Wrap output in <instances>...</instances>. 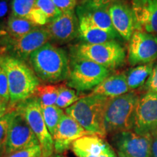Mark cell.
Segmentation results:
<instances>
[{
    "label": "cell",
    "instance_id": "1",
    "mask_svg": "<svg viewBox=\"0 0 157 157\" xmlns=\"http://www.w3.org/2000/svg\"><path fill=\"white\" fill-rule=\"evenodd\" d=\"M69 60L66 51L48 42L31 55L29 63L42 81L56 84L67 79Z\"/></svg>",
    "mask_w": 157,
    "mask_h": 157
},
{
    "label": "cell",
    "instance_id": "2",
    "mask_svg": "<svg viewBox=\"0 0 157 157\" xmlns=\"http://www.w3.org/2000/svg\"><path fill=\"white\" fill-rule=\"evenodd\" d=\"M0 66L8 78L10 104L12 106L15 107L34 95L40 81L26 62L3 55L0 56Z\"/></svg>",
    "mask_w": 157,
    "mask_h": 157
},
{
    "label": "cell",
    "instance_id": "3",
    "mask_svg": "<svg viewBox=\"0 0 157 157\" xmlns=\"http://www.w3.org/2000/svg\"><path fill=\"white\" fill-rule=\"evenodd\" d=\"M109 99L105 96L91 93L80 98L66 109L65 112L90 134L104 137L106 135L104 119Z\"/></svg>",
    "mask_w": 157,
    "mask_h": 157
},
{
    "label": "cell",
    "instance_id": "4",
    "mask_svg": "<svg viewBox=\"0 0 157 157\" xmlns=\"http://www.w3.org/2000/svg\"><path fill=\"white\" fill-rule=\"evenodd\" d=\"M140 96L135 92L110 98L104 119L106 135L133 130L135 110Z\"/></svg>",
    "mask_w": 157,
    "mask_h": 157
},
{
    "label": "cell",
    "instance_id": "5",
    "mask_svg": "<svg viewBox=\"0 0 157 157\" xmlns=\"http://www.w3.org/2000/svg\"><path fill=\"white\" fill-rule=\"evenodd\" d=\"M111 70L92 60L71 56L66 84L78 92L93 90L111 75Z\"/></svg>",
    "mask_w": 157,
    "mask_h": 157
},
{
    "label": "cell",
    "instance_id": "6",
    "mask_svg": "<svg viewBox=\"0 0 157 157\" xmlns=\"http://www.w3.org/2000/svg\"><path fill=\"white\" fill-rule=\"evenodd\" d=\"M71 56L92 60L110 70L121 67L126 60L125 49L117 40L95 44H77L71 48Z\"/></svg>",
    "mask_w": 157,
    "mask_h": 157
},
{
    "label": "cell",
    "instance_id": "7",
    "mask_svg": "<svg viewBox=\"0 0 157 157\" xmlns=\"http://www.w3.org/2000/svg\"><path fill=\"white\" fill-rule=\"evenodd\" d=\"M50 41V33L47 27L40 25L19 38H10L7 35L0 40V56L6 55L29 61L34 51Z\"/></svg>",
    "mask_w": 157,
    "mask_h": 157
},
{
    "label": "cell",
    "instance_id": "8",
    "mask_svg": "<svg viewBox=\"0 0 157 157\" xmlns=\"http://www.w3.org/2000/svg\"><path fill=\"white\" fill-rule=\"evenodd\" d=\"M22 113L25 121L36 135L42 150L43 157H50L55 154L53 137L49 132L42 116V108L34 96L21 102L15 106Z\"/></svg>",
    "mask_w": 157,
    "mask_h": 157
},
{
    "label": "cell",
    "instance_id": "9",
    "mask_svg": "<svg viewBox=\"0 0 157 157\" xmlns=\"http://www.w3.org/2000/svg\"><path fill=\"white\" fill-rule=\"evenodd\" d=\"M16 110L10 124L3 151L6 156L40 145L22 113Z\"/></svg>",
    "mask_w": 157,
    "mask_h": 157
},
{
    "label": "cell",
    "instance_id": "10",
    "mask_svg": "<svg viewBox=\"0 0 157 157\" xmlns=\"http://www.w3.org/2000/svg\"><path fill=\"white\" fill-rule=\"evenodd\" d=\"M157 58V37L146 31L136 29L128 44L127 59L130 66L153 63Z\"/></svg>",
    "mask_w": 157,
    "mask_h": 157
},
{
    "label": "cell",
    "instance_id": "11",
    "mask_svg": "<svg viewBox=\"0 0 157 157\" xmlns=\"http://www.w3.org/2000/svg\"><path fill=\"white\" fill-rule=\"evenodd\" d=\"M133 131L142 135L157 131V93L147 92L140 96L135 110Z\"/></svg>",
    "mask_w": 157,
    "mask_h": 157
},
{
    "label": "cell",
    "instance_id": "12",
    "mask_svg": "<svg viewBox=\"0 0 157 157\" xmlns=\"http://www.w3.org/2000/svg\"><path fill=\"white\" fill-rule=\"evenodd\" d=\"M112 141L118 154L124 157H151L150 135H139L133 130L113 134Z\"/></svg>",
    "mask_w": 157,
    "mask_h": 157
},
{
    "label": "cell",
    "instance_id": "13",
    "mask_svg": "<svg viewBox=\"0 0 157 157\" xmlns=\"http://www.w3.org/2000/svg\"><path fill=\"white\" fill-rule=\"evenodd\" d=\"M45 26L50 33V41L58 44L68 43L79 36V21L74 10L63 13Z\"/></svg>",
    "mask_w": 157,
    "mask_h": 157
},
{
    "label": "cell",
    "instance_id": "14",
    "mask_svg": "<svg viewBox=\"0 0 157 157\" xmlns=\"http://www.w3.org/2000/svg\"><path fill=\"white\" fill-rule=\"evenodd\" d=\"M87 135L93 134L86 131L73 118L65 113L53 136L55 153L60 154L66 151L71 148L74 141Z\"/></svg>",
    "mask_w": 157,
    "mask_h": 157
},
{
    "label": "cell",
    "instance_id": "15",
    "mask_svg": "<svg viewBox=\"0 0 157 157\" xmlns=\"http://www.w3.org/2000/svg\"><path fill=\"white\" fill-rule=\"evenodd\" d=\"M71 149L77 157H117L114 149L98 135H87L74 141Z\"/></svg>",
    "mask_w": 157,
    "mask_h": 157
},
{
    "label": "cell",
    "instance_id": "16",
    "mask_svg": "<svg viewBox=\"0 0 157 157\" xmlns=\"http://www.w3.org/2000/svg\"><path fill=\"white\" fill-rule=\"evenodd\" d=\"M113 28L124 40L129 42L136 29V20L131 4L118 2L109 7Z\"/></svg>",
    "mask_w": 157,
    "mask_h": 157
},
{
    "label": "cell",
    "instance_id": "17",
    "mask_svg": "<svg viewBox=\"0 0 157 157\" xmlns=\"http://www.w3.org/2000/svg\"><path fill=\"white\" fill-rule=\"evenodd\" d=\"M131 6L136 20V29L157 37V0H131Z\"/></svg>",
    "mask_w": 157,
    "mask_h": 157
},
{
    "label": "cell",
    "instance_id": "18",
    "mask_svg": "<svg viewBox=\"0 0 157 157\" xmlns=\"http://www.w3.org/2000/svg\"><path fill=\"white\" fill-rule=\"evenodd\" d=\"M76 14L78 20H84L98 29L119 36L113 28L110 17L109 7L95 8L78 3L76 7Z\"/></svg>",
    "mask_w": 157,
    "mask_h": 157
},
{
    "label": "cell",
    "instance_id": "19",
    "mask_svg": "<svg viewBox=\"0 0 157 157\" xmlns=\"http://www.w3.org/2000/svg\"><path fill=\"white\" fill-rule=\"evenodd\" d=\"M130 92L127 82L126 74L119 73L111 74L101 84L94 88L93 94H98L108 98H115Z\"/></svg>",
    "mask_w": 157,
    "mask_h": 157
},
{
    "label": "cell",
    "instance_id": "20",
    "mask_svg": "<svg viewBox=\"0 0 157 157\" xmlns=\"http://www.w3.org/2000/svg\"><path fill=\"white\" fill-rule=\"evenodd\" d=\"M79 21V36L82 40L87 44H101L111 40L121 39L119 35H115L101 29H98L84 20Z\"/></svg>",
    "mask_w": 157,
    "mask_h": 157
},
{
    "label": "cell",
    "instance_id": "21",
    "mask_svg": "<svg viewBox=\"0 0 157 157\" xmlns=\"http://www.w3.org/2000/svg\"><path fill=\"white\" fill-rule=\"evenodd\" d=\"M154 62L139 65L129 69L125 73L129 90H135L144 86L151 74Z\"/></svg>",
    "mask_w": 157,
    "mask_h": 157
},
{
    "label": "cell",
    "instance_id": "22",
    "mask_svg": "<svg viewBox=\"0 0 157 157\" xmlns=\"http://www.w3.org/2000/svg\"><path fill=\"white\" fill-rule=\"evenodd\" d=\"M38 26L39 25L31 21L30 20L10 15L6 23V31L7 36L10 38L15 39L29 34Z\"/></svg>",
    "mask_w": 157,
    "mask_h": 157
},
{
    "label": "cell",
    "instance_id": "23",
    "mask_svg": "<svg viewBox=\"0 0 157 157\" xmlns=\"http://www.w3.org/2000/svg\"><path fill=\"white\" fill-rule=\"evenodd\" d=\"M59 86L52 84H39L35 90L34 95L38 99L41 107L56 104L58 97Z\"/></svg>",
    "mask_w": 157,
    "mask_h": 157
},
{
    "label": "cell",
    "instance_id": "24",
    "mask_svg": "<svg viewBox=\"0 0 157 157\" xmlns=\"http://www.w3.org/2000/svg\"><path fill=\"white\" fill-rule=\"evenodd\" d=\"M41 108H42V116L46 126L51 135L53 137L60 119L65 113L62 109L58 107L56 105Z\"/></svg>",
    "mask_w": 157,
    "mask_h": 157
},
{
    "label": "cell",
    "instance_id": "25",
    "mask_svg": "<svg viewBox=\"0 0 157 157\" xmlns=\"http://www.w3.org/2000/svg\"><path fill=\"white\" fill-rule=\"evenodd\" d=\"M36 0H12L10 15L30 20L36 7Z\"/></svg>",
    "mask_w": 157,
    "mask_h": 157
},
{
    "label": "cell",
    "instance_id": "26",
    "mask_svg": "<svg viewBox=\"0 0 157 157\" xmlns=\"http://www.w3.org/2000/svg\"><path fill=\"white\" fill-rule=\"evenodd\" d=\"M58 86V97L56 104L58 107L60 109H67L80 99L79 95L73 88L68 87L66 84H60Z\"/></svg>",
    "mask_w": 157,
    "mask_h": 157
},
{
    "label": "cell",
    "instance_id": "27",
    "mask_svg": "<svg viewBox=\"0 0 157 157\" xmlns=\"http://www.w3.org/2000/svg\"><path fill=\"white\" fill-rule=\"evenodd\" d=\"M36 6L47 17L48 23L54 21L63 13L55 5L52 0H36Z\"/></svg>",
    "mask_w": 157,
    "mask_h": 157
},
{
    "label": "cell",
    "instance_id": "28",
    "mask_svg": "<svg viewBox=\"0 0 157 157\" xmlns=\"http://www.w3.org/2000/svg\"><path fill=\"white\" fill-rule=\"evenodd\" d=\"M15 112H16V110L15 109L0 118V155L3 151L10 124Z\"/></svg>",
    "mask_w": 157,
    "mask_h": 157
},
{
    "label": "cell",
    "instance_id": "29",
    "mask_svg": "<svg viewBox=\"0 0 157 157\" xmlns=\"http://www.w3.org/2000/svg\"><path fill=\"white\" fill-rule=\"evenodd\" d=\"M0 101L10 103L9 83L6 72L0 66Z\"/></svg>",
    "mask_w": 157,
    "mask_h": 157
},
{
    "label": "cell",
    "instance_id": "30",
    "mask_svg": "<svg viewBox=\"0 0 157 157\" xmlns=\"http://www.w3.org/2000/svg\"><path fill=\"white\" fill-rule=\"evenodd\" d=\"M6 157H43L40 145L13 153Z\"/></svg>",
    "mask_w": 157,
    "mask_h": 157
},
{
    "label": "cell",
    "instance_id": "31",
    "mask_svg": "<svg viewBox=\"0 0 157 157\" xmlns=\"http://www.w3.org/2000/svg\"><path fill=\"white\" fill-rule=\"evenodd\" d=\"M128 0H81L79 4L90 7L101 8V7H109L110 6L118 2H124Z\"/></svg>",
    "mask_w": 157,
    "mask_h": 157
},
{
    "label": "cell",
    "instance_id": "32",
    "mask_svg": "<svg viewBox=\"0 0 157 157\" xmlns=\"http://www.w3.org/2000/svg\"><path fill=\"white\" fill-rule=\"evenodd\" d=\"M52 2L62 13L73 11L78 5V0H52Z\"/></svg>",
    "mask_w": 157,
    "mask_h": 157
},
{
    "label": "cell",
    "instance_id": "33",
    "mask_svg": "<svg viewBox=\"0 0 157 157\" xmlns=\"http://www.w3.org/2000/svg\"><path fill=\"white\" fill-rule=\"evenodd\" d=\"M143 87L147 92L157 93V63L154 66L151 74Z\"/></svg>",
    "mask_w": 157,
    "mask_h": 157
},
{
    "label": "cell",
    "instance_id": "34",
    "mask_svg": "<svg viewBox=\"0 0 157 157\" xmlns=\"http://www.w3.org/2000/svg\"><path fill=\"white\" fill-rule=\"evenodd\" d=\"M12 0H0V21L8 14Z\"/></svg>",
    "mask_w": 157,
    "mask_h": 157
},
{
    "label": "cell",
    "instance_id": "35",
    "mask_svg": "<svg viewBox=\"0 0 157 157\" xmlns=\"http://www.w3.org/2000/svg\"><path fill=\"white\" fill-rule=\"evenodd\" d=\"M151 156L157 157V131L150 134Z\"/></svg>",
    "mask_w": 157,
    "mask_h": 157
},
{
    "label": "cell",
    "instance_id": "36",
    "mask_svg": "<svg viewBox=\"0 0 157 157\" xmlns=\"http://www.w3.org/2000/svg\"><path fill=\"white\" fill-rule=\"evenodd\" d=\"M15 109V107L12 106L10 103L0 101V118H2L3 116H5L6 113H7L10 111H12V110Z\"/></svg>",
    "mask_w": 157,
    "mask_h": 157
},
{
    "label": "cell",
    "instance_id": "37",
    "mask_svg": "<svg viewBox=\"0 0 157 157\" xmlns=\"http://www.w3.org/2000/svg\"><path fill=\"white\" fill-rule=\"evenodd\" d=\"M7 36V31H6V23L3 21H0V39Z\"/></svg>",
    "mask_w": 157,
    "mask_h": 157
},
{
    "label": "cell",
    "instance_id": "38",
    "mask_svg": "<svg viewBox=\"0 0 157 157\" xmlns=\"http://www.w3.org/2000/svg\"><path fill=\"white\" fill-rule=\"evenodd\" d=\"M50 157H63V156H60V154H56V153H55L54 154H52V156H50Z\"/></svg>",
    "mask_w": 157,
    "mask_h": 157
},
{
    "label": "cell",
    "instance_id": "39",
    "mask_svg": "<svg viewBox=\"0 0 157 157\" xmlns=\"http://www.w3.org/2000/svg\"><path fill=\"white\" fill-rule=\"evenodd\" d=\"M118 157H124V156H123L122 155H120V154H118Z\"/></svg>",
    "mask_w": 157,
    "mask_h": 157
}]
</instances>
